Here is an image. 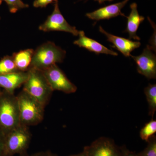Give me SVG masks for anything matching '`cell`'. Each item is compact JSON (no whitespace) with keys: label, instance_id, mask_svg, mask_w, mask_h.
I'll list each match as a JSON object with an SVG mask.
<instances>
[{"label":"cell","instance_id":"obj_1","mask_svg":"<svg viewBox=\"0 0 156 156\" xmlns=\"http://www.w3.org/2000/svg\"><path fill=\"white\" fill-rule=\"evenodd\" d=\"M16 97L20 124L29 127L41 122L44 115L45 107L23 89Z\"/></svg>","mask_w":156,"mask_h":156},{"label":"cell","instance_id":"obj_2","mask_svg":"<svg viewBox=\"0 0 156 156\" xmlns=\"http://www.w3.org/2000/svg\"><path fill=\"white\" fill-rule=\"evenodd\" d=\"M28 77L23 85L24 91L46 107L53 92L43 71L30 68Z\"/></svg>","mask_w":156,"mask_h":156},{"label":"cell","instance_id":"obj_3","mask_svg":"<svg viewBox=\"0 0 156 156\" xmlns=\"http://www.w3.org/2000/svg\"><path fill=\"white\" fill-rule=\"evenodd\" d=\"M20 124L16 95L2 89L0 96V130L5 135Z\"/></svg>","mask_w":156,"mask_h":156},{"label":"cell","instance_id":"obj_4","mask_svg":"<svg viewBox=\"0 0 156 156\" xmlns=\"http://www.w3.org/2000/svg\"><path fill=\"white\" fill-rule=\"evenodd\" d=\"M66 51L48 41L40 45L34 50L30 67L43 71L53 65L63 61Z\"/></svg>","mask_w":156,"mask_h":156},{"label":"cell","instance_id":"obj_5","mask_svg":"<svg viewBox=\"0 0 156 156\" xmlns=\"http://www.w3.org/2000/svg\"><path fill=\"white\" fill-rule=\"evenodd\" d=\"M31 137L29 127L20 124L5 135L2 156H13L26 152Z\"/></svg>","mask_w":156,"mask_h":156},{"label":"cell","instance_id":"obj_6","mask_svg":"<svg viewBox=\"0 0 156 156\" xmlns=\"http://www.w3.org/2000/svg\"><path fill=\"white\" fill-rule=\"evenodd\" d=\"M42 71L53 91H59L66 94H71L77 90L76 86L68 79L57 65H53Z\"/></svg>","mask_w":156,"mask_h":156},{"label":"cell","instance_id":"obj_7","mask_svg":"<svg viewBox=\"0 0 156 156\" xmlns=\"http://www.w3.org/2000/svg\"><path fill=\"white\" fill-rule=\"evenodd\" d=\"M54 9L44 23L39 27V29L44 32L62 31L72 34L77 36L79 31L75 27L70 25L61 14L58 7V0L54 2Z\"/></svg>","mask_w":156,"mask_h":156},{"label":"cell","instance_id":"obj_8","mask_svg":"<svg viewBox=\"0 0 156 156\" xmlns=\"http://www.w3.org/2000/svg\"><path fill=\"white\" fill-rule=\"evenodd\" d=\"M87 156H122L120 147L113 140L108 137H99L90 145L84 147Z\"/></svg>","mask_w":156,"mask_h":156},{"label":"cell","instance_id":"obj_9","mask_svg":"<svg viewBox=\"0 0 156 156\" xmlns=\"http://www.w3.org/2000/svg\"><path fill=\"white\" fill-rule=\"evenodd\" d=\"M149 45L138 56H131L135 62L137 71L148 79H156V56Z\"/></svg>","mask_w":156,"mask_h":156},{"label":"cell","instance_id":"obj_10","mask_svg":"<svg viewBox=\"0 0 156 156\" xmlns=\"http://www.w3.org/2000/svg\"><path fill=\"white\" fill-rule=\"evenodd\" d=\"M129 1L124 0L120 2L102 7L91 13H87L86 16L89 19L96 21L110 19L118 16L126 17V15L122 13V10Z\"/></svg>","mask_w":156,"mask_h":156},{"label":"cell","instance_id":"obj_11","mask_svg":"<svg viewBox=\"0 0 156 156\" xmlns=\"http://www.w3.org/2000/svg\"><path fill=\"white\" fill-rule=\"evenodd\" d=\"M99 30L107 38V41L113 44V48L122 53L126 57L131 56V53L133 50L138 48L141 45L139 41H133L130 39L125 38L114 35L106 32L101 26L99 27Z\"/></svg>","mask_w":156,"mask_h":156},{"label":"cell","instance_id":"obj_12","mask_svg":"<svg viewBox=\"0 0 156 156\" xmlns=\"http://www.w3.org/2000/svg\"><path fill=\"white\" fill-rule=\"evenodd\" d=\"M28 77V71H17L0 76V88L6 92L14 94V91L23 86Z\"/></svg>","mask_w":156,"mask_h":156},{"label":"cell","instance_id":"obj_13","mask_svg":"<svg viewBox=\"0 0 156 156\" xmlns=\"http://www.w3.org/2000/svg\"><path fill=\"white\" fill-rule=\"evenodd\" d=\"M78 35L79 39L75 41L73 44L77 45L80 48H85L90 52L97 54L102 53L115 56H118V53L117 52L108 49L97 41L86 36L83 31H79Z\"/></svg>","mask_w":156,"mask_h":156},{"label":"cell","instance_id":"obj_14","mask_svg":"<svg viewBox=\"0 0 156 156\" xmlns=\"http://www.w3.org/2000/svg\"><path fill=\"white\" fill-rule=\"evenodd\" d=\"M130 8L131 11L130 14L129 16H126L128 21L125 32L128 33L129 39H132L139 41L140 38L136 34V32L140 23L144 20L145 18L143 16L140 15L136 3L131 4Z\"/></svg>","mask_w":156,"mask_h":156},{"label":"cell","instance_id":"obj_15","mask_svg":"<svg viewBox=\"0 0 156 156\" xmlns=\"http://www.w3.org/2000/svg\"><path fill=\"white\" fill-rule=\"evenodd\" d=\"M34 50L32 49L20 50L12 55L17 69L20 71H27L30 67Z\"/></svg>","mask_w":156,"mask_h":156},{"label":"cell","instance_id":"obj_16","mask_svg":"<svg viewBox=\"0 0 156 156\" xmlns=\"http://www.w3.org/2000/svg\"><path fill=\"white\" fill-rule=\"evenodd\" d=\"M149 107V115L153 119L156 111V84H149L144 89Z\"/></svg>","mask_w":156,"mask_h":156},{"label":"cell","instance_id":"obj_17","mask_svg":"<svg viewBox=\"0 0 156 156\" xmlns=\"http://www.w3.org/2000/svg\"><path fill=\"white\" fill-rule=\"evenodd\" d=\"M18 70L15 66L12 56L7 55L0 60V76L17 72Z\"/></svg>","mask_w":156,"mask_h":156},{"label":"cell","instance_id":"obj_18","mask_svg":"<svg viewBox=\"0 0 156 156\" xmlns=\"http://www.w3.org/2000/svg\"><path fill=\"white\" fill-rule=\"evenodd\" d=\"M156 133V120L152 119L141 128L140 132V136L142 140L147 142Z\"/></svg>","mask_w":156,"mask_h":156},{"label":"cell","instance_id":"obj_19","mask_svg":"<svg viewBox=\"0 0 156 156\" xmlns=\"http://www.w3.org/2000/svg\"><path fill=\"white\" fill-rule=\"evenodd\" d=\"M147 145L142 151L139 153L140 156H156V136L154 135L147 141Z\"/></svg>","mask_w":156,"mask_h":156},{"label":"cell","instance_id":"obj_20","mask_svg":"<svg viewBox=\"0 0 156 156\" xmlns=\"http://www.w3.org/2000/svg\"><path fill=\"white\" fill-rule=\"evenodd\" d=\"M3 1V0H2ZM8 5L9 11L11 13H16L21 9L28 8L29 6L22 0H3Z\"/></svg>","mask_w":156,"mask_h":156},{"label":"cell","instance_id":"obj_21","mask_svg":"<svg viewBox=\"0 0 156 156\" xmlns=\"http://www.w3.org/2000/svg\"><path fill=\"white\" fill-rule=\"evenodd\" d=\"M56 0H35L33 6L35 8H46L49 4L54 3Z\"/></svg>","mask_w":156,"mask_h":156},{"label":"cell","instance_id":"obj_22","mask_svg":"<svg viewBox=\"0 0 156 156\" xmlns=\"http://www.w3.org/2000/svg\"><path fill=\"white\" fill-rule=\"evenodd\" d=\"M122 153V156H140L138 154L129 150L125 145L120 147Z\"/></svg>","mask_w":156,"mask_h":156},{"label":"cell","instance_id":"obj_23","mask_svg":"<svg viewBox=\"0 0 156 156\" xmlns=\"http://www.w3.org/2000/svg\"><path fill=\"white\" fill-rule=\"evenodd\" d=\"M29 156H58L56 154L52 152L51 151L47 150L45 151H41L35 153Z\"/></svg>","mask_w":156,"mask_h":156},{"label":"cell","instance_id":"obj_24","mask_svg":"<svg viewBox=\"0 0 156 156\" xmlns=\"http://www.w3.org/2000/svg\"><path fill=\"white\" fill-rule=\"evenodd\" d=\"M5 138V134L0 130V156L2 155Z\"/></svg>","mask_w":156,"mask_h":156},{"label":"cell","instance_id":"obj_25","mask_svg":"<svg viewBox=\"0 0 156 156\" xmlns=\"http://www.w3.org/2000/svg\"><path fill=\"white\" fill-rule=\"evenodd\" d=\"M68 156H87L86 155V153L84 151V150H83V151L77 154H75L70 155Z\"/></svg>","mask_w":156,"mask_h":156},{"label":"cell","instance_id":"obj_26","mask_svg":"<svg viewBox=\"0 0 156 156\" xmlns=\"http://www.w3.org/2000/svg\"><path fill=\"white\" fill-rule=\"evenodd\" d=\"M88 1V0H86V1ZM94 1L98 2L100 4H102V3H104L105 2H106V1L112 2V1H113L114 0H94Z\"/></svg>","mask_w":156,"mask_h":156},{"label":"cell","instance_id":"obj_27","mask_svg":"<svg viewBox=\"0 0 156 156\" xmlns=\"http://www.w3.org/2000/svg\"><path fill=\"white\" fill-rule=\"evenodd\" d=\"M19 156H29V155L27 154V152H26L24 153L20 154L19 155Z\"/></svg>","mask_w":156,"mask_h":156},{"label":"cell","instance_id":"obj_28","mask_svg":"<svg viewBox=\"0 0 156 156\" xmlns=\"http://www.w3.org/2000/svg\"><path fill=\"white\" fill-rule=\"evenodd\" d=\"M2 89L0 88V96H1V94H2Z\"/></svg>","mask_w":156,"mask_h":156},{"label":"cell","instance_id":"obj_29","mask_svg":"<svg viewBox=\"0 0 156 156\" xmlns=\"http://www.w3.org/2000/svg\"><path fill=\"white\" fill-rule=\"evenodd\" d=\"M2 0H0V5H2ZM1 19V18H0Z\"/></svg>","mask_w":156,"mask_h":156}]
</instances>
